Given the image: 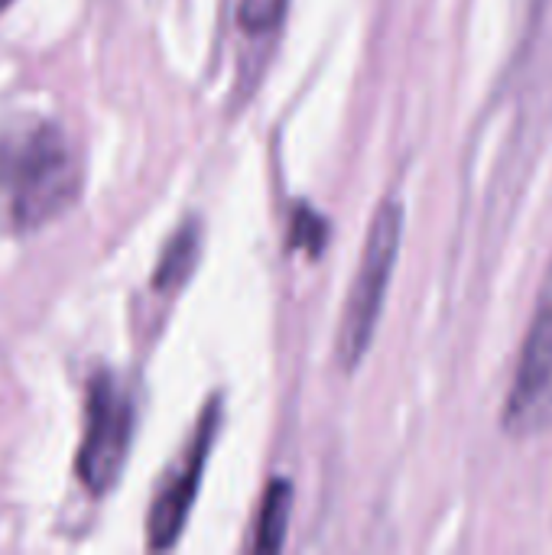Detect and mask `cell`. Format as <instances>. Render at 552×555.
Here are the masks:
<instances>
[{"instance_id": "ba28073f", "label": "cell", "mask_w": 552, "mask_h": 555, "mask_svg": "<svg viewBox=\"0 0 552 555\" xmlns=\"http://www.w3.org/2000/svg\"><path fill=\"white\" fill-rule=\"evenodd\" d=\"M293 247H306L309 254L322 250V218L312 211H299L296 218V231H293Z\"/></svg>"}, {"instance_id": "9c48e42d", "label": "cell", "mask_w": 552, "mask_h": 555, "mask_svg": "<svg viewBox=\"0 0 552 555\" xmlns=\"http://www.w3.org/2000/svg\"><path fill=\"white\" fill-rule=\"evenodd\" d=\"M10 3H13V0H0V13H3V10H7Z\"/></svg>"}, {"instance_id": "3957f363", "label": "cell", "mask_w": 552, "mask_h": 555, "mask_svg": "<svg viewBox=\"0 0 552 555\" xmlns=\"http://www.w3.org/2000/svg\"><path fill=\"white\" fill-rule=\"evenodd\" d=\"M133 423L137 410L130 390L111 371L91 374L85 393V436L75 459V475L91 498H104L117 485L130 455Z\"/></svg>"}, {"instance_id": "6da1fadb", "label": "cell", "mask_w": 552, "mask_h": 555, "mask_svg": "<svg viewBox=\"0 0 552 555\" xmlns=\"http://www.w3.org/2000/svg\"><path fill=\"white\" fill-rule=\"evenodd\" d=\"M78 163L55 124H33L0 140V224L33 234L78 195Z\"/></svg>"}, {"instance_id": "52a82bcc", "label": "cell", "mask_w": 552, "mask_h": 555, "mask_svg": "<svg viewBox=\"0 0 552 555\" xmlns=\"http://www.w3.org/2000/svg\"><path fill=\"white\" fill-rule=\"evenodd\" d=\"M290 511H293V488L286 481H270L267 494H264V507H260V520H257V537H254V550L257 553H280L286 530H290Z\"/></svg>"}, {"instance_id": "277c9868", "label": "cell", "mask_w": 552, "mask_h": 555, "mask_svg": "<svg viewBox=\"0 0 552 555\" xmlns=\"http://www.w3.org/2000/svg\"><path fill=\"white\" fill-rule=\"evenodd\" d=\"M552 420V270L521 351L517 377L504 406V429L517 439L540 433Z\"/></svg>"}, {"instance_id": "5b68a950", "label": "cell", "mask_w": 552, "mask_h": 555, "mask_svg": "<svg viewBox=\"0 0 552 555\" xmlns=\"http://www.w3.org/2000/svg\"><path fill=\"white\" fill-rule=\"evenodd\" d=\"M218 416H221V406H218V400H211L205 406L202 420L195 423V433H192L182 459L176 462L166 485L153 498L150 520H146V540H150V550H156V553L176 546V540L182 537V527H185L195 494L202 488L205 462H208V452H211V442L218 433Z\"/></svg>"}, {"instance_id": "8992f818", "label": "cell", "mask_w": 552, "mask_h": 555, "mask_svg": "<svg viewBox=\"0 0 552 555\" xmlns=\"http://www.w3.org/2000/svg\"><path fill=\"white\" fill-rule=\"evenodd\" d=\"M198 250H202V228L195 221H185L172 241L166 244L159 263H156V273H153V289L159 293H176L195 270V260H198Z\"/></svg>"}, {"instance_id": "7a4b0ae2", "label": "cell", "mask_w": 552, "mask_h": 555, "mask_svg": "<svg viewBox=\"0 0 552 555\" xmlns=\"http://www.w3.org/2000/svg\"><path fill=\"white\" fill-rule=\"evenodd\" d=\"M400 241H403V205L400 198H384L371 231L364 237V250L358 260V273L351 280L348 289V302L342 312V325H338V364L351 374L361 358L368 354L374 332H377V319L384 309V296L390 286V273L397 267L400 257Z\"/></svg>"}]
</instances>
